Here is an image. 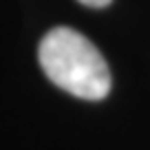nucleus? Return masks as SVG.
<instances>
[{
	"instance_id": "f257e3e1",
	"label": "nucleus",
	"mask_w": 150,
	"mask_h": 150,
	"mask_svg": "<svg viewBox=\"0 0 150 150\" xmlns=\"http://www.w3.org/2000/svg\"><path fill=\"white\" fill-rule=\"evenodd\" d=\"M40 66L62 91L80 99H104L110 91V71L88 38L69 27H55L38 49Z\"/></svg>"
},
{
	"instance_id": "f03ea898",
	"label": "nucleus",
	"mask_w": 150,
	"mask_h": 150,
	"mask_svg": "<svg viewBox=\"0 0 150 150\" xmlns=\"http://www.w3.org/2000/svg\"><path fill=\"white\" fill-rule=\"evenodd\" d=\"M77 2H82L86 7H93V9H102V7L110 5V0H77Z\"/></svg>"
}]
</instances>
